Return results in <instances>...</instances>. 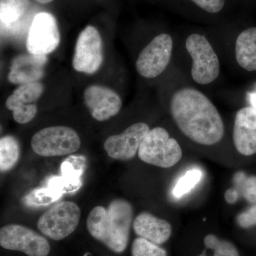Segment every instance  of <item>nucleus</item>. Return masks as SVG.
<instances>
[{
  "label": "nucleus",
  "instance_id": "obj_23",
  "mask_svg": "<svg viewBox=\"0 0 256 256\" xmlns=\"http://www.w3.org/2000/svg\"><path fill=\"white\" fill-rule=\"evenodd\" d=\"M203 178V172L198 169L188 170L178 180L175 185L174 196L176 198H181L184 195L188 194L192 190H194L197 184H200Z\"/></svg>",
  "mask_w": 256,
  "mask_h": 256
},
{
  "label": "nucleus",
  "instance_id": "obj_12",
  "mask_svg": "<svg viewBox=\"0 0 256 256\" xmlns=\"http://www.w3.org/2000/svg\"><path fill=\"white\" fill-rule=\"evenodd\" d=\"M44 92V87L42 82H31L20 85L8 98L6 108L12 111L16 122L28 124L34 119L38 112L36 102L41 98Z\"/></svg>",
  "mask_w": 256,
  "mask_h": 256
},
{
  "label": "nucleus",
  "instance_id": "obj_20",
  "mask_svg": "<svg viewBox=\"0 0 256 256\" xmlns=\"http://www.w3.org/2000/svg\"><path fill=\"white\" fill-rule=\"evenodd\" d=\"M28 0H1L2 30H9L18 24L28 12Z\"/></svg>",
  "mask_w": 256,
  "mask_h": 256
},
{
  "label": "nucleus",
  "instance_id": "obj_26",
  "mask_svg": "<svg viewBox=\"0 0 256 256\" xmlns=\"http://www.w3.org/2000/svg\"><path fill=\"white\" fill-rule=\"evenodd\" d=\"M194 4L210 14L220 12L225 5L226 0H192Z\"/></svg>",
  "mask_w": 256,
  "mask_h": 256
},
{
  "label": "nucleus",
  "instance_id": "obj_17",
  "mask_svg": "<svg viewBox=\"0 0 256 256\" xmlns=\"http://www.w3.org/2000/svg\"><path fill=\"white\" fill-rule=\"evenodd\" d=\"M236 58L247 72H256V28H248L237 38Z\"/></svg>",
  "mask_w": 256,
  "mask_h": 256
},
{
  "label": "nucleus",
  "instance_id": "obj_7",
  "mask_svg": "<svg viewBox=\"0 0 256 256\" xmlns=\"http://www.w3.org/2000/svg\"><path fill=\"white\" fill-rule=\"evenodd\" d=\"M0 245L6 250L22 252L28 256H48L50 252V242L44 237L16 224L1 228Z\"/></svg>",
  "mask_w": 256,
  "mask_h": 256
},
{
  "label": "nucleus",
  "instance_id": "obj_14",
  "mask_svg": "<svg viewBox=\"0 0 256 256\" xmlns=\"http://www.w3.org/2000/svg\"><path fill=\"white\" fill-rule=\"evenodd\" d=\"M236 149L244 156L256 154V108L240 109L236 116L234 128Z\"/></svg>",
  "mask_w": 256,
  "mask_h": 256
},
{
  "label": "nucleus",
  "instance_id": "obj_4",
  "mask_svg": "<svg viewBox=\"0 0 256 256\" xmlns=\"http://www.w3.org/2000/svg\"><path fill=\"white\" fill-rule=\"evenodd\" d=\"M32 148L38 156L54 158L68 156L78 150L82 140L78 133L65 126H55L38 131L32 140Z\"/></svg>",
  "mask_w": 256,
  "mask_h": 256
},
{
  "label": "nucleus",
  "instance_id": "obj_1",
  "mask_svg": "<svg viewBox=\"0 0 256 256\" xmlns=\"http://www.w3.org/2000/svg\"><path fill=\"white\" fill-rule=\"evenodd\" d=\"M171 114L180 131L194 142L213 146L223 140V119L214 104L200 90L184 88L175 92Z\"/></svg>",
  "mask_w": 256,
  "mask_h": 256
},
{
  "label": "nucleus",
  "instance_id": "obj_6",
  "mask_svg": "<svg viewBox=\"0 0 256 256\" xmlns=\"http://www.w3.org/2000/svg\"><path fill=\"white\" fill-rule=\"evenodd\" d=\"M82 210L76 204L62 202L55 204L38 220V230L52 240H62L76 230Z\"/></svg>",
  "mask_w": 256,
  "mask_h": 256
},
{
  "label": "nucleus",
  "instance_id": "obj_15",
  "mask_svg": "<svg viewBox=\"0 0 256 256\" xmlns=\"http://www.w3.org/2000/svg\"><path fill=\"white\" fill-rule=\"evenodd\" d=\"M133 228L138 236L156 245L168 242L172 234V226L168 220L143 212L133 222Z\"/></svg>",
  "mask_w": 256,
  "mask_h": 256
},
{
  "label": "nucleus",
  "instance_id": "obj_18",
  "mask_svg": "<svg viewBox=\"0 0 256 256\" xmlns=\"http://www.w3.org/2000/svg\"><path fill=\"white\" fill-rule=\"evenodd\" d=\"M64 193L60 176H55L50 178L47 188L33 190L23 198V202L28 206H47L56 202Z\"/></svg>",
  "mask_w": 256,
  "mask_h": 256
},
{
  "label": "nucleus",
  "instance_id": "obj_5",
  "mask_svg": "<svg viewBox=\"0 0 256 256\" xmlns=\"http://www.w3.org/2000/svg\"><path fill=\"white\" fill-rule=\"evenodd\" d=\"M186 48L193 60V80L203 86L215 82L220 75V60L206 37L198 34L190 35L186 41Z\"/></svg>",
  "mask_w": 256,
  "mask_h": 256
},
{
  "label": "nucleus",
  "instance_id": "obj_25",
  "mask_svg": "<svg viewBox=\"0 0 256 256\" xmlns=\"http://www.w3.org/2000/svg\"><path fill=\"white\" fill-rule=\"evenodd\" d=\"M235 184L236 188L248 202L256 204V176L248 178L244 173H238L235 176Z\"/></svg>",
  "mask_w": 256,
  "mask_h": 256
},
{
  "label": "nucleus",
  "instance_id": "obj_8",
  "mask_svg": "<svg viewBox=\"0 0 256 256\" xmlns=\"http://www.w3.org/2000/svg\"><path fill=\"white\" fill-rule=\"evenodd\" d=\"M173 46L172 38L168 34L156 37L138 57V74L143 78L153 79L164 73L171 60Z\"/></svg>",
  "mask_w": 256,
  "mask_h": 256
},
{
  "label": "nucleus",
  "instance_id": "obj_9",
  "mask_svg": "<svg viewBox=\"0 0 256 256\" xmlns=\"http://www.w3.org/2000/svg\"><path fill=\"white\" fill-rule=\"evenodd\" d=\"M104 60V46L100 33L94 26H87L77 40L74 68L80 73L92 75L98 72Z\"/></svg>",
  "mask_w": 256,
  "mask_h": 256
},
{
  "label": "nucleus",
  "instance_id": "obj_2",
  "mask_svg": "<svg viewBox=\"0 0 256 256\" xmlns=\"http://www.w3.org/2000/svg\"><path fill=\"white\" fill-rule=\"evenodd\" d=\"M134 210L130 202L114 200L108 208L97 206L89 214L87 228L92 238L111 252L122 254L129 244Z\"/></svg>",
  "mask_w": 256,
  "mask_h": 256
},
{
  "label": "nucleus",
  "instance_id": "obj_10",
  "mask_svg": "<svg viewBox=\"0 0 256 256\" xmlns=\"http://www.w3.org/2000/svg\"><path fill=\"white\" fill-rule=\"evenodd\" d=\"M60 42L56 18L48 12L36 14L28 31L26 48L30 54L46 56L54 52Z\"/></svg>",
  "mask_w": 256,
  "mask_h": 256
},
{
  "label": "nucleus",
  "instance_id": "obj_19",
  "mask_svg": "<svg viewBox=\"0 0 256 256\" xmlns=\"http://www.w3.org/2000/svg\"><path fill=\"white\" fill-rule=\"evenodd\" d=\"M86 164L84 156H70L62 165V178L65 193L76 191L82 186V175Z\"/></svg>",
  "mask_w": 256,
  "mask_h": 256
},
{
  "label": "nucleus",
  "instance_id": "obj_29",
  "mask_svg": "<svg viewBox=\"0 0 256 256\" xmlns=\"http://www.w3.org/2000/svg\"><path fill=\"white\" fill-rule=\"evenodd\" d=\"M36 2H38L40 4H50V3L52 2L54 0H36Z\"/></svg>",
  "mask_w": 256,
  "mask_h": 256
},
{
  "label": "nucleus",
  "instance_id": "obj_22",
  "mask_svg": "<svg viewBox=\"0 0 256 256\" xmlns=\"http://www.w3.org/2000/svg\"><path fill=\"white\" fill-rule=\"evenodd\" d=\"M206 250L198 256H240L237 248L228 240L208 234L204 239Z\"/></svg>",
  "mask_w": 256,
  "mask_h": 256
},
{
  "label": "nucleus",
  "instance_id": "obj_28",
  "mask_svg": "<svg viewBox=\"0 0 256 256\" xmlns=\"http://www.w3.org/2000/svg\"><path fill=\"white\" fill-rule=\"evenodd\" d=\"M239 192L236 188H229L225 193V200L229 204H234L238 201Z\"/></svg>",
  "mask_w": 256,
  "mask_h": 256
},
{
  "label": "nucleus",
  "instance_id": "obj_11",
  "mask_svg": "<svg viewBox=\"0 0 256 256\" xmlns=\"http://www.w3.org/2000/svg\"><path fill=\"white\" fill-rule=\"evenodd\" d=\"M150 131L149 126L143 122L132 124L121 134L108 138L104 149L112 159L129 161L138 154L143 140Z\"/></svg>",
  "mask_w": 256,
  "mask_h": 256
},
{
  "label": "nucleus",
  "instance_id": "obj_16",
  "mask_svg": "<svg viewBox=\"0 0 256 256\" xmlns=\"http://www.w3.org/2000/svg\"><path fill=\"white\" fill-rule=\"evenodd\" d=\"M46 56H22L14 60L8 79L13 84H31L38 82L44 76V66Z\"/></svg>",
  "mask_w": 256,
  "mask_h": 256
},
{
  "label": "nucleus",
  "instance_id": "obj_13",
  "mask_svg": "<svg viewBox=\"0 0 256 256\" xmlns=\"http://www.w3.org/2000/svg\"><path fill=\"white\" fill-rule=\"evenodd\" d=\"M84 100L92 117L99 122L112 118L122 108V102L118 94L101 86L88 87L84 92Z\"/></svg>",
  "mask_w": 256,
  "mask_h": 256
},
{
  "label": "nucleus",
  "instance_id": "obj_27",
  "mask_svg": "<svg viewBox=\"0 0 256 256\" xmlns=\"http://www.w3.org/2000/svg\"><path fill=\"white\" fill-rule=\"evenodd\" d=\"M237 223L242 228H249L256 226V204L237 217Z\"/></svg>",
  "mask_w": 256,
  "mask_h": 256
},
{
  "label": "nucleus",
  "instance_id": "obj_3",
  "mask_svg": "<svg viewBox=\"0 0 256 256\" xmlns=\"http://www.w3.org/2000/svg\"><path fill=\"white\" fill-rule=\"evenodd\" d=\"M183 153L181 146L162 128L150 130L143 140L138 151L140 159L146 164L163 169L172 168L181 161Z\"/></svg>",
  "mask_w": 256,
  "mask_h": 256
},
{
  "label": "nucleus",
  "instance_id": "obj_24",
  "mask_svg": "<svg viewBox=\"0 0 256 256\" xmlns=\"http://www.w3.org/2000/svg\"><path fill=\"white\" fill-rule=\"evenodd\" d=\"M132 256H168V252L159 245L139 237L133 242Z\"/></svg>",
  "mask_w": 256,
  "mask_h": 256
},
{
  "label": "nucleus",
  "instance_id": "obj_21",
  "mask_svg": "<svg viewBox=\"0 0 256 256\" xmlns=\"http://www.w3.org/2000/svg\"><path fill=\"white\" fill-rule=\"evenodd\" d=\"M20 158V146L13 136H5L0 140V170L1 172L11 171Z\"/></svg>",
  "mask_w": 256,
  "mask_h": 256
}]
</instances>
